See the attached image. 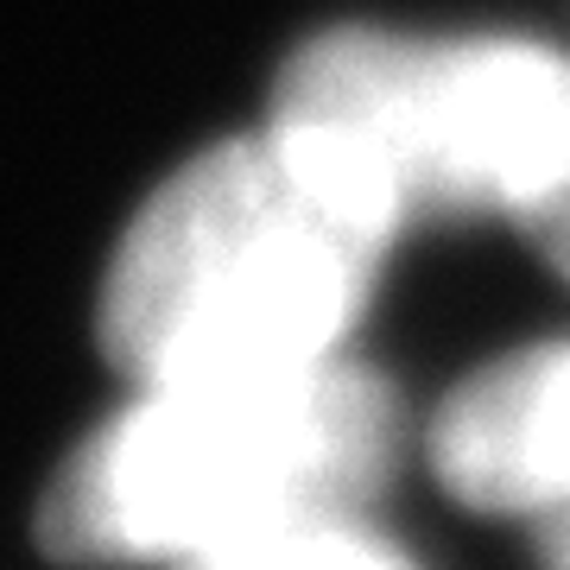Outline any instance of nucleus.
Segmentation results:
<instances>
[{
  "mask_svg": "<svg viewBox=\"0 0 570 570\" xmlns=\"http://www.w3.org/2000/svg\"><path fill=\"white\" fill-rule=\"evenodd\" d=\"M527 228H532V242L546 247V261L570 279V178L558 184V190H551V197H546L539 209H532Z\"/></svg>",
  "mask_w": 570,
  "mask_h": 570,
  "instance_id": "423d86ee",
  "label": "nucleus"
},
{
  "mask_svg": "<svg viewBox=\"0 0 570 570\" xmlns=\"http://www.w3.org/2000/svg\"><path fill=\"white\" fill-rule=\"evenodd\" d=\"M381 254L292 178L266 134L223 140L127 223L102 285V348L140 387L330 362Z\"/></svg>",
  "mask_w": 570,
  "mask_h": 570,
  "instance_id": "7ed1b4c3",
  "label": "nucleus"
},
{
  "mask_svg": "<svg viewBox=\"0 0 570 570\" xmlns=\"http://www.w3.org/2000/svg\"><path fill=\"white\" fill-rule=\"evenodd\" d=\"M266 146L374 247L444 209L527 223L570 178V58L539 39L336 26L285 63Z\"/></svg>",
  "mask_w": 570,
  "mask_h": 570,
  "instance_id": "f03ea898",
  "label": "nucleus"
},
{
  "mask_svg": "<svg viewBox=\"0 0 570 570\" xmlns=\"http://www.w3.org/2000/svg\"><path fill=\"white\" fill-rule=\"evenodd\" d=\"M551 570H570V520H558V539H551Z\"/></svg>",
  "mask_w": 570,
  "mask_h": 570,
  "instance_id": "0eeeda50",
  "label": "nucleus"
},
{
  "mask_svg": "<svg viewBox=\"0 0 570 570\" xmlns=\"http://www.w3.org/2000/svg\"><path fill=\"white\" fill-rule=\"evenodd\" d=\"M431 463L482 513L570 520V343L520 348L469 374L431 425Z\"/></svg>",
  "mask_w": 570,
  "mask_h": 570,
  "instance_id": "20e7f679",
  "label": "nucleus"
},
{
  "mask_svg": "<svg viewBox=\"0 0 570 570\" xmlns=\"http://www.w3.org/2000/svg\"><path fill=\"white\" fill-rule=\"evenodd\" d=\"M393 450L400 406L348 355L285 374L159 381L77 444L39 532L70 564H184L285 520L362 513Z\"/></svg>",
  "mask_w": 570,
  "mask_h": 570,
  "instance_id": "f257e3e1",
  "label": "nucleus"
},
{
  "mask_svg": "<svg viewBox=\"0 0 570 570\" xmlns=\"http://www.w3.org/2000/svg\"><path fill=\"white\" fill-rule=\"evenodd\" d=\"M171 570H419L406 546L374 532L362 513H311L285 527L247 532L235 546L197 551Z\"/></svg>",
  "mask_w": 570,
  "mask_h": 570,
  "instance_id": "39448f33",
  "label": "nucleus"
}]
</instances>
